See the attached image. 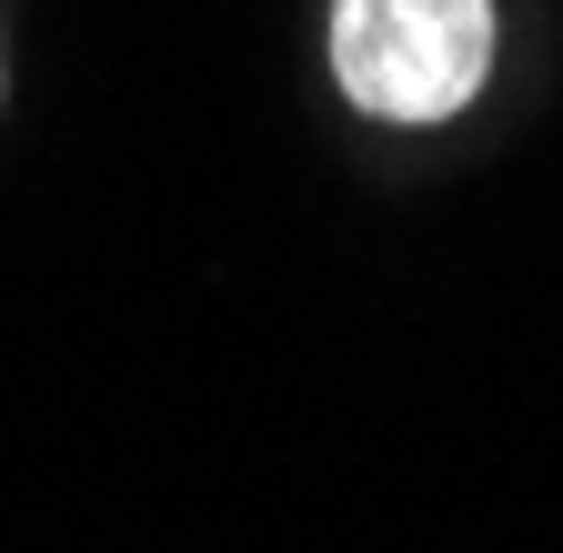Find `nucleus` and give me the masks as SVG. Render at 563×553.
<instances>
[{"instance_id":"1","label":"nucleus","mask_w":563,"mask_h":553,"mask_svg":"<svg viewBox=\"0 0 563 553\" xmlns=\"http://www.w3.org/2000/svg\"><path fill=\"white\" fill-rule=\"evenodd\" d=\"M493 0H342L332 71L373 121H443L483 91Z\"/></svg>"}]
</instances>
